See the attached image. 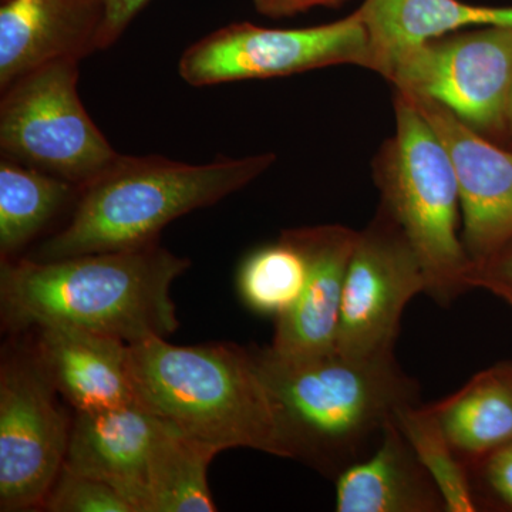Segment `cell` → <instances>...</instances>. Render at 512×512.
I'll return each mask as SVG.
<instances>
[{
	"label": "cell",
	"instance_id": "19",
	"mask_svg": "<svg viewBox=\"0 0 512 512\" xmlns=\"http://www.w3.org/2000/svg\"><path fill=\"white\" fill-rule=\"evenodd\" d=\"M79 192L62 178L10 158L0 160V254L12 258Z\"/></svg>",
	"mask_w": 512,
	"mask_h": 512
},
{
	"label": "cell",
	"instance_id": "1",
	"mask_svg": "<svg viewBox=\"0 0 512 512\" xmlns=\"http://www.w3.org/2000/svg\"><path fill=\"white\" fill-rule=\"evenodd\" d=\"M251 352L285 458L332 480L369 456L403 409L421 404L419 382L396 356L356 359L338 350L288 356L271 346Z\"/></svg>",
	"mask_w": 512,
	"mask_h": 512
},
{
	"label": "cell",
	"instance_id": "3",
	"mask_svg": "<svg viewBox=\"0 0 512 512\" xmlns=\"http://www.w3.org/2000/svg\"><path fill=\"white\" fill-rule=\"evenodd\" d=\"M274 163V154L221 157L208 164L119 154L79 188L72 218L32 259L57 261L154 244L165 225L247 187Z\"/></svg>",
	"mask_w": 512,
	"mask_h": 512
},
{
	"label": "cell",
	"instance_id": "11",
	"mask_svg": "<svg viewBox=\"0 0 512 512\" xmlns=\"http://www.w3.org/2000/svg\"><path fill=\"white\" fill-rule=\"evenodd\" d=\"M406 96L450 154L460 187L461 241L471 268L483 264L512 244V151L495 146L440 103Z\"/></svg>",
	"mask_w": 512,
	"mask_h": 512
},
{
	"label": "cell",
	"instance_id": "29",
	"mask_svg": "<svg viewBox=\"0 0 512 512\" xmlns=\"http://www.w3.org/2000/svg\"><path fill=\"white\" fill-rule=\"evenodd\" d=\"M495 369L498 370V373H500L512 387V363H505V365L497 366Z\"/></svg>",
	"mask_w": 512,
	"mask_h": 512
},
{
	"label": "cell",
	"instance_id": "20",
	"mask_svg": "<svg viewBox=\"0 0 512 512\" xmlns=\"http://www.w3.org/2000/svg\"><path fill=\"white\" fill-rule=\"evenodd\" d=\"M214 450L163 420L150 467L148 512H214L208 467Z\"/></svg>",
	"mask_w": 512,
	"mask_h": 512
},
{
	"label": "cell",
	"instance_id": "28",
	"mask_svg": "<svg viewBox=\"0 0 512 512\" xmlns=\"http://www.w3.org/2000/svg\"><path fill=\"white\" fill-rule=\"evenodd\" d=\"M293 2H295V13H298L313 6H336L343 0H293Z\"/></svg>",
	"mask_w": 512,
	"mask_h": 512
},
{
	"label": "cell",
	"instance_id": "4",
	"mask_svg": "<svg viewBox=\"0 0 512 512\" xmlns=\"http://www.w3.org/2000/svg\"><path fill=\"white\" fill-rule=\"evenodd\" d=\"M136 402L215 453L245 447L285 458L274 409L251 349L227 343H128Z\"/></svg>",
	"mask_w": 512,
	"mask_h": 512
},
{
	"label": "cell",
	"instance_id": "26",
	"mask_svg": "<svg viewBox=\"0 0 512 512\" xmlns=\"http://www.w3.org/2000/svg\"><path fill=\"white\" fill-rule=\"evenodd\" d=\"M148 0H101V25L97 36V50L109 49L123 35L131 20L144 8Z\"/></svg>",
	"mask_w": 512,
	"mask_h": 512
},
{
	"label": "cell",
	"instance_id": "15",
	"mask_svg": "<svg viewBox=\"0 0 512 512\" xmlns=\"http://www.w3.org/2000/svg\"><path fill=\"white\" fill-rule=\"evenodd\" d=\"M36 330V355L57 392L76 412L136 402L128 372V343L70 326Z\"/></svg>",
	"mask_w": 512,
	"mask_h": 512
},
{
	"label": "cell",
	"instance_id": "7",
	"mask_svg": "<svg viewBox=\"0 0 512 512\" xmlns=\"http://www.w3.org/2000/svg\"><path fill=\"white\" fill-rule=\"evenodd\" d=\"M338 64L370 69L369 33L357 10L315 28L266 29L248 22L225 26L188 47L178 73L190 86L205 87Z\"/></svg>",
	"mask_w": 512,
	"mask_h": 512
},
{
	"label": "cell",
	"instance_id": "23",
	"mask_svg": "<svg viewBox=\"0 0 512 512\" xmlns=\"http://www.w3.org/2000/svg\"><path fill=\"white\" fill-rule=\"evenodd\" d=\"M43 507L52 512H133L110 485L66 468L60 471Z\"/></svg>",
	"mask_w": 512,
	"mask_h": 512
},
{
	"label": "cell",
	"instance_id": "21",
	"mask_svg": "<svg viewBox=\"0 0 512 512\" xmlns=\"http://www.w3.org/2000/svg\"><path fill=\"white\" fill-rule=\"evenodd\" d=\"M308 278V262L288 231L279 241L255 249L242 262L238 286L242 299L262 315H284L298 302Z\"/></svg>",
	"mask_w": 512,
	"mask_h": 512
},
{
	"label": "cell",
	"instance_id": "27",
	"mask_svg": "<svg viewBox=\"0 0 512 512\" xmlns=\"http://www.w3.org/2000/svg\"><path fill=\"white\" fill-rule=\"evenodd\" d=\"M259 12L268 16L295 15V2L293 0H254Z\"/></svg>",
	"mask_w": 512,
	"mask_h": 512
},
{
	"label": "cell",
	"instance_id": "18",
	"mask_svg": "<svg viewBox=\"0 0 512 512\" xmlns=\"http://www.w3.org/2000/svg\"><path fill=\"white\" fill-rule=\"evenodd\" d=\"M430 407L468 470L512 444V387L495 367Z\"/></svg>",
	"mask_w": 512,
	"mask_h": 512
},
{
	"label": "cell",
	"instance_id": "12",
	"mask_svg": "<svg viewBox=\"0 0 512 512\" xmlns=\"http://www.w3.org/2000/svg\"><path fill=\"white\" fill-rule=\"evenodd\" d=\"M163 420L137 402L76 412L64 466L110 485L133 512H148L150 467Z\"/></svg>",
	"mask_w": 512,
	"mask_h": 512
},
{
	"label": "cell",
	"instance_id": "6",
	"mask_svg": "<svg viewBox=\"0 0 512 512\" xmlns=\"http://www.w3.org/2000/svg\"><path fill=\"white\" fill-rule=\"evenodd\" d=\"M79 59L55 60L2 90V156L83 187L119 156L80 100Z\"/></svg>",
	"mask_w": 512,
	"mask_h": 512
},
{
	"label": "cell",
	"instance_id": "9",
	"mask_svg": "<svg viewBox=\"0 0 512 512\" xmlns=\"http://www.w3.org/2000/svg\"><path fill=\"white\" fill-rule=\"evenodd\" d=\"M396 92L440 103L478 133L503 130L512 94V28L429 40L383 74Z\"/></svg>",
	"mask_w": 512,
	"mask_h": 512
},
{
	"label": "cell",
	"instance_id": "17",
	"mask_svg": "<svg viewBox=\"0 0 512 512\" xmlns=\"http://www.w3.org/2000/svg\"><path fill=\"white\" fill-rule=\"evenodd\" d=\"M370 42V70L390 64L429 40L468 26L512 28V6H477L461 0H365L357 10Z\"/></svg>",
	"mask_w": 512,
	"mask_h": 512
},
{
	"label": "cell",
	"instance_id": "8",
	"mask_svg": "<svg viewBox=\"0 0 512 512\" xmlns=\"http://www.w3.org/2000/svg\"><path fill=\"white\" fill-rule=\"evenodd\" d=\"M35 350L0 369V511L43 507L63 470L72 421Z\"/></svg>",
	"mask_w": 512,
	"mask_h": 512
},
{
	"label": "cell",
	"instance_id": "16",
	"mask_svg": "<svg viewBox=\"0 0 512 512\" xmlns=\"http://www.w3.org/2000/svg\"><path fill=\"white\" fill-rule=\"evenodd\" d=\"M339 512H444L443 495L396 421L369 456L335 478Z\"/></svg>",
	"mask_w": 512,
	"mask_h": 512
},
{
	"label": "cell",
	"instance_id": "14",
	"mask_svg": "<svg viewBox=\"0 0 512 512\" xmlns=\"http://www.w3.org/2000/svg\"><path fill=\"white\" fill-rule=\"evenodd\" d=\"M101 0H2L0 90L55 60L97 50Z\"/></svg>",
	"mask_w": 512,
	"mask_h": 512
},
{
	"label": "cell",
	"instance_id": "24",
	"mask_svg": "<svg viewBox=\"0 0 512 512\" xmlns=\"http://www.w3.org/2000/svg\"><path fill=\"white\" fill-rule=\"evenodd\" d=\"M470 476L480 507L488 498L512 510V444L474 464Z\"/></svg>",
	"mask_w": 512,
	"mask_h": 512
},
{
	"label": "cell",
	"instance_id": "2",
	"mask_svg": "<svg viewBox=\"0 0 512 512\" xmlns=\"http://www.w3.org/2000/svg\"><path fill=\"white\" fill-rule=\"evenodd\" d=\"M190 261L157 242L127 251L57 259H2L0 311L13 332L70 326L126 343L178 329L171 298Z\"/></svg>",
	"mask_w": 512,
	"mask_h": 512
},
{
	"label": "cell",
	"instance_id": "10",
	"mask_svg": "<svg viewBox=\"0 0 512 512\" xmlns=\"http://www.w3.org/2000/svg\"><path fill=\"white\" fill-rule=\"evenodd\" d=\"M426 288L419 256L390 211L380 205L375 218L357 234L336 350L356 359L396 356L403 313Z\"/></svg>",
	"mask_w": 512,
	"mask_h": 512
},
{
	"label": "cell",
	"instance_id": "5",
	"mask_svg": "<svg viewBox=\"0 0 512 512\" xmlns=\"http://www.w3.org/2000/svg\"><path fill=\"white\" fill-rule=\"evenodd\" d=\"M396 133L375 165L382 204L419 256L426 295L441 306L470 286L471 262L458 235L460 187L446 146L406 94L396 92Z\"/></svg>",
	"mask_w": 512,
	"mask_h": 512
},
{
	"label": "cell",
	"instance_id": "13",
	"mask_svg": "<svg viewBox=\"0 0 512 512\" xmlns=\"http://www.w3.org/2000/svg\"><path fill=\"white\" fill-rule=\"evenodd\" d=\"M308 262L298 302L276 319L271 348L281 355H320L336 350L346 274L357 234L342 225L288 231Z\"/></svg>",
	"mask_w": 512,
	"mask_h": 512
},
{
	"label": "cell",
	"instance_id": "30",
	"mask_svg": "<svg viewBox=\"0 0 512 512\" xmlns=\"http://www.w3.org/2000/svg\"><path fill=\"white\" fill-rule=\"evenodd\" d=\"M505 127L512 128V94H511L510 103H508L507 121H505Z\"/></svg>",
	"mask_w": 512,
	"mask_h": 512
},
{
	"label": "cell",
	"instance_id": "25",
	"mask_svg": "<svg viewBox=\"0 0 512 512\" xmlns=\"http://www.w3.org/2000/svg\"><path fill=\"white\" fill-rule=\"evenodd\" d=\"M467 284L470 289H485L512 305V244L483 264L473 266Z\"/></svg>",
	"mask_w": 512,
	"mask_h": 512
},
{
	"label": "cell",
	"instance_id": "22",
	"mask_svg": "<svg viewBox=\"0 0 512 512\" xmlns=\"http://www.w3.org/2000/svg\"><path fill=\"white\" fill-rule=\"evenodd\" d=\"M396 423L439 488L447 512L480 511L470 470L448 443L430 404L406 407Z\"/></svg>",
	"mask_w": 512,
	"mask_h": 512
}]
</instances>
